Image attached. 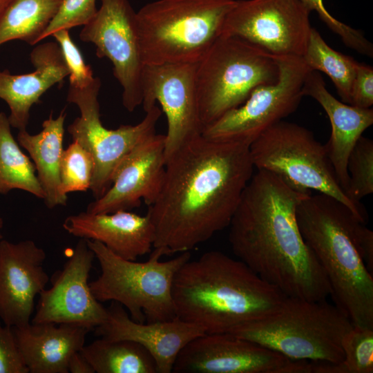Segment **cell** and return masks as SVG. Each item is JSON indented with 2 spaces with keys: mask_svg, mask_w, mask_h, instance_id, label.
Segmentation results:
<instances>
[{
  "mask_svg": "<svg viewBox=\"0 0 373 373\" xmlns=\"http://www.w3.org/2000/svg\"><path fill=\"white\" fill-rule=\"evenodd\" d=\"M356 243L358 251L365 265L372 272L373 270V232L360 223L356 229Z\"/></svg>",
  "mask_w": 373,
  "mask_h": 373,
  "instance_id": "37",
  "label": "cell"
},
{
  "mask_svg": "<svg viewBox=\"0 0 373 373\" xmlns=\"http://www.w3.org/2000/svg\"><path fill=\"white\" fill-rule=\"evenodd\" d=\"M79 352L97 373H157L152 356L132 341L100 337Z\"/></svg>",
  "mask_w": 373,
  "mask_h": 373,
  "instance_id": "25",
  "label": "cell"
},
{
  "mask_svg": "<svg viewBox=\"0 0 373 373\" xmlns=\"http://www.w3.org/2000/svg\"><path fill=\"white\" fill-rule=\"evenodd\" d=\"M96 0H61L58 10L42 34L40 41L60 30L85 26L95 16Z\"/></svg>",
  "mask_w": 373,
  "mask_h": 373,
  "instance_id": "32",
  "label": "cell"
},
{
  "mask_svg": "<svg viewBox=\"0 0 373 373\" xmlns=\"http://www.w3.org/2000/svg\"><path fill=\"white\" fill-rule=\"evenodd\" d=\"M62 226L75 237L102 242L126 260H136L153 247L154 228L147 213L140 216L126 210L110 213L84 211L68 216Z\"/></svg>",
  "mask_w": 373,
  "mask_h": 373,
  "instance_id": "20",
  "label": "cell"
},
{
  "mask_svg": "<svg viewBox=\"0 0 373 373\" xmlns=\"http://www.w3.org/2000/svg\"><path fill=\"white\" fill-rule=\"evenodd\" d=\"M30 59L35 68L32 73L13 75L0 70V99L8 104L11 126L26 130L32 106L50 88L69 75L61 48L56 41L36 46Z\"/></svg>",
  "mask_w": 373,
  "mask_h": 373,
  "instance_id": "21",
  "label": "cell"
},
{
  "mask_svg": "<svg viewBox=\"0 0 373 373\" xmlns=\"http://www.w3.org/2000/svg\"><path fill=\"white\" fill-rule=\"evenodd\" d=\"M302 236L323 269L334 305L354 326L373 329V278L356 247L361 223L343 202L324 193L296 209Z\"/></svg>",
  "mask_w": 373,
  "mask_h": 373,
  "instance_id": "4",
  "label": "cell"
},
{
  "mask_svg": "<svg viewBox=\"0 0 373 373\" xmlns=\"http://www.w3.org/2000/svg\"><path fill=\"white\" fill-rule=\"evenodd\" d=\"M348 196L360 202L373 192V141L361 136L352 150L347 161Z\"/></svg>",
  "mask_w": 373,
  "mask_h": 373,
  "instance_id": "30",
  "label": "cell"
},
{
  "mask_svg": "<svg viewBox=\"0 0 373 373\" xmlns=\"http://www.w3.org/2000/svg\"><path fill=\"white\" fill-rule=\"evenodd\" d=\"M95 258L86 240L80 238L63 267L52 275L50 287L39 294L32 323L70 324L90 331L106 321L108 309L88 283Z\"/></svg>",
  "mask_w": 373,
  "mask_h": 373,
  "instance_id": "16",
  "label": "cell"
},
{
  "mask_svg": "<svg viewBox=\"0 0 373 373\" xmlns=\"http://www.w3.org/2000/svg\"><path fill=\"white\" fill-rule=\"evenodd\" d=\"M373 104V68L364 63H358L352 84L351 105L371 108Z\"/></svg>",
  "mask_w": 373,
  "mask_h": 373,
  "instance_id": "36",
  "label": "cell"
},
{
  "mask_svg": "<svg viewBox=\"0 0 373 373\" xmlns=\"http://www.w3.org/2000/svg\"><path fill=\"white\" fill-rule=\"evenodd\" d=\"M101 85L100 79L95 77L85 87L69 86L67 95V101L75 104L80 113L67 130L73 140L93 155L95 169L90 190L95 199L111 186L114 173L123 158L135 146L156 133V124L162 114L155 104L135 125L106 128L100 119L98 95Z\"/></svg>",
  "mask_w": 373,
  "mask_h": 373,
  "instance_id": "10",
  "label": "cell"
},
{
  "mask_svg": "<svg viewBox=\"0 0 373 373\" xmlns=\"http://www.w3.org/2000/svg\"><path fill=\"white\" fill-rule=\"evenodd\" d=\"M344 373L373 372V329L354 326L343 337Z\"/></svg>",
  "mask_w": 373,
  "mask_h": 373,
  "instance_id": "31",
  "label": "cell"
},
{
  "mask_svg": "<svg viewBox=\"0 0 373 373\" xmlns=\"http://www.w3.org/2000/svg\"><path fill=\"white\" fill-rule=\"evenodd\" d=\"M20 189L44 199L32 161L21 151L11 132L8 117L0 113V195Z\"/></svg>",
  "mask_w": 373,
  "mask_h": 373,
  "instance_id": "26",
  "label": "cell"
},
{
  "mask_svg": "<svg viewBox=\"0 0 373 373\" xmlns=\"http://www.w3.org/2000/svg\"><path fill=\"white\" fill-rule=\"evenodd\" d=\"M61 0H15L0 20V46L12 40L35 45L56 14Z\"/></svg>",
  "mask_w": 373,
  "mask_h": 373,
  "instance_id": "27",
  "label": "cell"
},
{
  "mask_svg": "<svg viewBox=\"0 0 373 373\" xmlns=\"http://www.w3.org/2000/svg\"><path fill=\"white\" fill-rule=\"evenodd\" d=\"M46 258L44 250L32 240L0 241V318L5 325L30 323L35 298L49 281L44 268Z\"/></svg>",
  "mask_w": 373,
  "mask_h": 373,
  "instance_id": "18",
  "label": "cell"
},
{
  "mask_svg": "<svg viewBox=\"0 0 373 373\" xmlns=\"http://www.w3.org/2000/svg\"><path fill=\"white\" fill-rule=\"evenodd\" d=\"M278 76L275 57L239 37L220 35L197 64L195 81L203 129L242 104L255 88L274 84Z\"/></svg>",
  "mask_w": 373,
  "mask_h": 373,
  "instance_id": "9",
  "label": "cell"
},
{
  "mask_svg": "<svg viewBox=\"0 0 373 373\" xmlns=\"http://www.w3.org/2000/svg\"><path fill=\"white\" fill-rule=\"evenodd\" d=\"M3 220L0 217V240L3 238V236L1 233V230L3 228Z\"/></svg>",
  "mask_w": 373,
  "mask_h": 373,
  "instance_id": "40",
  "label": "cell"
},
{
  "mask_svg": "<svg viewBox=\"0 0 373 373\" xmlns=\"http://www.w3.org/2000/svg\"><path fill=\"white\" fill-rule=\"evenodd\" d=\"M249 145L202 134L166 162L164 182L147 214L153 249L162 256L190 251L229 227L254 174Z\"/></svg>",
  "mask_w": 373,
  "mask_h": 373,
  "instance_id": "1",
  "label": "cell"
},
{
  "mask_svg": "<svg viewBox=\"0 0 373 373\" xmlns=\"http://www.w3.org/2000/svg\"><path fill=\"white\" fill-rule=\"evenodd\" d=\"M307 8L316 11L320 19L335 34L340 37L344 44L357 52L372 57V44L358 30L347 25L327 10L323 0H300Z\"/></svg>",
  "mask_w": 373,
  "mask_h": 373,
  "instance_id": "33",
  "label": "cell"
},
{
  "mask_svg": "<svg viewBox=\"0 0 373 373\" xmlns=\"http://www.w3.org/2000/svg\"><path fill=\"white\" fill-rule=\"evenodd\" d=\"M237 0H157L137 12L144 65L197 64L221 35Z\"/></svg>",
  "mask_w": 373,
  "mask_h": 373,
  "instance_id": "6",
  "label": "cell"
},
{
  "mask_svg": "<svg viewBox=\"0 0 373 373\" xmlns=\"http://www.w3.org/2000/svg\"><path fill=\"white\" fill-rule=\"evenodd\" d=\"M66 117L64 110L56 118L51 113L43 122L39 133L32 135L21 130L17 134L19 144L27 151L34 163L48 209L64 206L67 202L68 196L61 191L59 178Z\"/></svg>",
  "mask_w": 373,
  "mask_h": 373,
  "instance_id": "24",
  "label": "cell"
},
{
  "mask_svg": "<svg viewBox=\"0 0 373 373\" xmlns=\"http://www.w3.org/2000/svg\"><path fill=\"white\" fill-rule=\"evenodd\" d=\"M95 169L93 155L76 141L64 149L59 168L60 188L63 194L90 189Z\"/></svg>",
  "mask_w": 373,
  "mask_h": 373,
  "instance_id": "29",
  "label": "cell"
},
{
  "mask_svg": "<svg viewBox=\"0 0 373 373\" xmlns=\"http://www.w3.org/2000/svg\"><path fill=\"white\" fill-rule=\"evenodd\" d=\"M79 39L92 43L99 58L113 65L122 88V104L129 112L142 105V59L136 12L128 0H101L93 19L84 26Z\"/></svg>",
  "mask_w": 373,
  "mask_h": 373,
  "instance_id": "13",
  "label": "cell"
},
{
  "mask_svg": "<svg viewBox=\"0 0 373 373\" xmlns=\"http://www.w3.org/2000/svg\"><path fill=\"white\" fill-rule=\"evenodd\" d=\"M0 373H29L18 347L12 327L0 323Z\"/></svg>",
  "mask_w": 373,
  "mask_h": 373,
  "instance_id": "35",
  "label": "cell"
},
{
  "mask_svg": "<svg viewBox=\"0 0 373 373\" xmlns=\"http://www.w3.org/2000/svg\"><path fill=\"white\" fill-rule=\"evenodd\" d=\"M52 37L59 44L69 71V86L83 88L90 84L95 77L92 68L86 64L82 54L71 39L69 30H60Z\"/></svg>",
  "mask_w": 373,
  "mask_h": 373,
  "instance_id": "34",
  "label": "cell"
},
{
  "mask_svg": "<svg viewBox=\"0 0 373 373\" xmlns=\"http://www.w3.org/2000/svg\"><path fill=\"white\" fill-rule=\"evenodd\" d=\"M275 58L279 68L277 82L255 88L242 104L204 128V137L250 146L263 132L297 109L311 69L301 57Z\"/></svg>",
  "mask_w": 373,
  "mask_h": 373,
  "instance_id": "11",
  "label": "cell"
},
{
  "mask_svg": "<svg viewBox=\"0 0 373 373\" xmlns=\"http://www.w3.org/2000/svg\"><path fill=\"white\" fill-rule=\"evenodd\" d=\"M176 316L207 334L227 333L260 318L286 298L240 260L218 251L189 259L173 284Z\"/></svg>",
  "mask_w": 373,
  "mask_h": 373,
  "instance_id": "3",
  "label": "cell"
},
{
  "mask_svg": "<svg viewBox=\"0 0 373 373\" xmlns=\"http://www.w3.org/2000/svg\"><path fill=\"white\" fill-rule=\"evenodd\" d=\"M311 11L300 0H237L221 35L239 37L274 57H303Z\"/></svg>",
  "mask_w": 373,
  "mask_h": 373,
  "instance_id": "12",
  "label": "cell"
},
{
  "mask_svg": "<svg viewBox=\"0 0 373 373\" xmlns=\"http://www.w3.org/2000/svg\"><path fill=\"white\" fill-rule=\"evenodd\" d=\"M165 135L154 134L135 146L116 169L111 186L86 211L110 213L152 204L161 190L166 170Z\"/></svg>",
  "mask_w": 373,
  "mask_h": 373,
  "instance_id": "17",
  "label": "cell"
},
{
  "mask_svg": "<svg viewBox=\"0 0 373 373\" xmlns=\"http://www.w3.org/2000/svg\"><path fill=\"white\" fill-rule=\"evenodd\" d=\"M310 192L296 191L274 174L257 170L229 225L238 259L285 296L312 300L331 294L327 276L305 242L296 209Z\"/></svg>",
  "mask_w": 373,
  "mask_h": 373,
  "instance_id": "2",
  "label": "cell"
},
{
  "mask_svg": "<svg viewBox=\"0 0 373 373\" xmlns=\"http://www.w3.org/2000/svg\"><path fill=\"white\" fill-rule=\"evenodd\" d=\"M12 330L30 373H68L70 358L84 346L90 332L70 324L31 322Z\"/></svg>",
  "mask_w": 373,
  "mask_h": 373,
  "instance_id": "23",
  "label": "cell"
},
{
  "mask_svg": "<svg viewBox=\"0 0 373 373\" xmlns=\"http://www.w3.org/2000/svg\"><path fill=\"white\" fill-rule=\"evenodd\" d=\"M302 57L311 70L325 73L333 82L342 102L351 104L352 84L358 62L334 50L314 28H311Z\"/></svg>",
  "mask_w": 373,
  "mask_h": 373,
  "instance_id": "28",
  "label": "cell"
},
{
  "mask_svg": "<svg viewBox=\"0 0 373 373\" xmlns=\"http://www.w3.org/2000/svg\"><path fill=\"white\" fill-rule=\"evenodd\" d=\"M309 361L291 360L231 333H204L180 352L175 373H311Z\"/></svg>",
  "mask_w": 373,
  "mask_h": 373,
  "instance_id": "14",
  "label": "cell"
},
{
  "mask_svg": "<svg viewBox=\"0 0 373 373\" xmlns=\"http://www.w3.org/2000/svg\"><path fill=\"white\" fill-rule=\"evenodd\" d=\"M254 168L267 171L292 189L314 190L345 204L363 224L367 215L340 185L325 145L298 124L281 120L263 132L249 146Z\"/></svg>",
  "mask_w": 373,
  "mask_h": 373,
  "instance_id": "8",
  "label": "cell"
},
{
  "mask_svg": "<svg viewBox=\"0 0 373 373\" xmlns=\"http://www.w3.org/2000/svg\"><path fill=\"white\" fill-rule=\"evenodd\" d=\"M303 96L314 99L324 109L331 124L325 144L337 180L347 193L349 185V155L363 132L373 124L372 108H359L338 100L327 89L321 75L311 70L303 87Z\"/></svg>",
  "mask_w": 373,
  "mask_h": 373,
  "instance_id": "22",
  "label": "cell"
},
{
  "mask_svg": "<svg viewBox=\"0 0 373 373\" xmlns=\"http://www.w3.org/2000/svg\"><path fill=\"white\" fill-rule=\"evenodd\" d=\"M352 327L348 317L326 299L286 296L274 311L228 333L291 360L340 363L344 358L343 337Z\"/></svg>",
  "mask_w": 373,
  "mask_h": 373,
  "instance_id": "5",
  "label": "cell"
},
{
  "mask_svg": "<svg viewBox=\"0 0 373 373\" xmlns=\"http://www.w3.org/2000/svg\"><path fill=\"white\" fill-rule=\"evenodd\" d=\"M15 0H0V20Z\"/></svg>",
  "mask_w": 373,
  "mask_h": 373,
  "instance_id": "39",
  "label": "cell"
},
{
  "mask_svg": "<svg viewBox=\"0 0 373 373\" xmlns=\"http://www.w3.org/2000/svg\"><path fill=\"white\" fill-rule=\"evenodd\" d=\"M107 309V319L95 328V335L109 340H128L139 343L153 358L157 373L172 372L182 349L205 333L202 328L177 316L165 321L138 323L117 302L112 301Z\"/></svg>",
  "mask_w": 373,
  "mask_h": 373,
  "instance_id": "19",
  "label": "cell"
},
{
  "mask_svg": "<svg viewBox=\"0 0 373 373\" xmlns=\"http://www.w3.org/2000/svg\"><path fill=\"white\" fill-rule=\"evenodd\" d=\"M68 370L70 373H95L92 365L79 351L75 352L70 358Z\"/></svg>",
  "mask_w": 373,
  "mask_h": 373,
  "instance_id": "38",
  "label": "cell"
},
{
  "mask_svg": "<svg viewBox=\"0 0 373 373\" xmlns=\"http://www.w3.org/2000/svg\"><path fill=\"white\" fill-rule=\"evenodd\" d=\"M197 64L144 65L141 78L145 112L158 102L167 120L166 161L182 146L202 134L196 87Z\"/></svg>",
  "mask_w": 373,
  "mask_h": 373,
  "instance_id": "15",
  "label": "cell"
},
{
  "mask_svg": "<svg viewBox=\"0 0 373 373\" xmlns=\"http://www.w3.org/2000/svg\"><path fill=\"white\" fill-rule=\"evenodd\" d=\"M86 242L101 269L99 277L89 283L97 300L121 304L138 323L165 321L176 317L173 280L179 269L191 259L190 251L161 261L162 253L153 249L149 260L141 262L115 255L99 241Z\"/></svg>",
  "mask_w": 373,
  "mask_h": 373,
  "instance_id": "7",
  "label": "cell"
}]
</instances>
